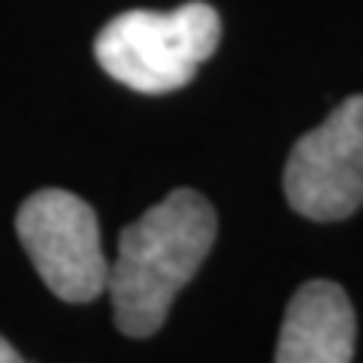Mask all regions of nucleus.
Wrapping results in <instances>:
<instances>
[{
	"instance_id": "nucleus-5",
	"label": "nucleus",
	"mask_w": 363,
	"mask_h": 363,
	"mask_svg": "<svg viewBox=\"0 0 363 363\" xmlns=\"http://www.w3.org/2000/svg\"><path fill=\"white\" fill-rule=\"evenodd\" d=\"M357 318L348 294L327 279L303 285L281 321L276 363H351Z\"/></svg>"
},
{
	"instance_id": "nucleus-2",
	"label": "nucleus",
	"mask_w": 363,
	"mask_h": 363,
	"mask_svg": "<svg viewBox=\"0 0 363 363\" xmlns=\"http://www.w3.org/2000/svg\"><path fill=\"white\" fill-rule=\"evenodd\" d=\"M221 43V18L209 4H185L173 13L130 9L97 33V64L140 94H169L197 76Z\"/></svg>"
},
{
	"instance_id": "nucleus-4",
	"label": "nucleus",
	"mask_w": 363,
	"mask_h": 363,
	"mask_svg": "<svg viewBox=\"0 0 363 363\" xmlns=\"http://www.w3.org/2000/svg\"><path fill=\"white\" fill-rule=\"evenodd\" d=\"M285 194L309 221H342L363 206V97H348L324 124L297 140Z\"/></svg>"
},
{
	"instance_id": "nucleus-3",
	"label": "nucleus",
	"mask_w": 363,
	"mask_h": 363,
	"mask_svg": "<svg viewBox=\"0 0 363 363\" xmlns=\"http://www.w3.org/2000/svg\"><path fill=\"white\" fill-rule=\"evenodd\" d=\"M16 230L55 297L91 303L106 291L109 260L100 245L97 215L82 197L61 188L37 191L21 203Z\"/></svg>"
},
{
	"instance_id": "nucleus-1",
	"label": "nucleus",
	"mask_w": 363,
	"mask_h": 363,
	"mask_svg": "<svg viewBox=\"0 0 363 363\" xmlns=\"http://www.w3.org/2000/svg\"><path fill=\"white\" fill-rule=\"evenodd\" d=\"M215 230L212 203L191 188L167 194L124 227L106 281L112 315L124 336L143 339L161 330L176 294L206 260Z\"/></svg>"
},
{
	"instance_id": "nucleus-6",
	"label": "nucleus",
	"mask_w": 363,
	"mask_h": 363,
	"mask_svg": "<svg viewBox=\"0 0 363 363\" xmlns=\"http://www.w3.org/2000/svg\"><path fill=\"white\" fill-rule=\"evenodd\" d=\"M0 363H25V360H21V354L6 342L4 336H0Z\"/></svg>"
}]
</instances>
